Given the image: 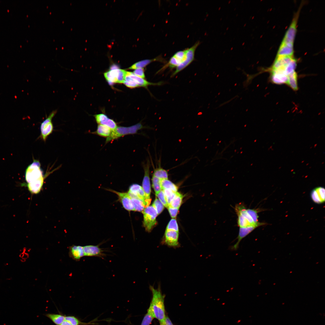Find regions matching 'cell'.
Wrapping results in <instances>:
<instances>
[{"label":"cell","mask_w":325,"mask_h":325,"mask_svg":"<svg viewBox=\"0 0 325 325\" xmlns=\"http://www.w3.org/2000/svg\"><path fill=\"white\" fill-rule=\"evenodd\" d=\"M296 65L293 56H276L270 69L271 82L276 84H286L289 76L296 72Z\"/></svg>","instance_id":"6da1fadb"},{"label":"cell","mask_w":325,"mask_h":325,"mask_svg":"<svg viewBox=\"0 0 325 325\" xmlns=\"http://www.w3.org/2000/svg\"><path fill=\"white\" fill-rule=\"evenodd\" d=\"M237 216V224L240 228L255 226L258 227L265 225L266 223L258 221V209H247L243 203L236 204L234 207Z\"/></svg>","instance_id":"7a4b0ae2"},{"label":"cell","mask_w":325,"mask_h":325,"mask_svg":"<svg viewBox=\"0 0 325 325\" xmlns=\"http://www.w3.org/2000/svg\"><path fill=\"white\" fill-rule=\"evenodd\" d=\"M149 288L152 296L149 307L154 318L157 319L159 322H163L166 316L164 303L165 296L162 294L160 286L157 289L152 286H150Z\"/></svg>","instance_id":"3957f363"},{"label":"cell","mask_w":325,"mask_h":325,"mask_svg":"<svg viewBox=\"0 0 325 325\" xmlns=\"http://www.w3.org/2000/svg\"><path fill=\"white\" fill-rule=\"evenodd\" d=\"M39 160H34L27 168L25 174L26 180L27 185L35 188L42 187L46 175L41 168Z\"/></svg>","instance_id":"277c9868"},{"label":"cell","mask_w":325,"mask_h":325,"mask_svg":"<svg viewBox=\"0 0 325 325\" xmlns=\"http://www.w3.org/2000/svg\"><path fill=\"white\" fill-rule=\"evenodd\" d=\"M143 128H144V127L141 123L129 127H117L112 131L110 135L107 138L105 143H107L125 135L135 134L138 130Z\"/></svg>","instance_id":"5b68a950"},{"label":"cell","mask_w":325,"mask_h":325,"mask_svg":"<svg viewBox=\"0 0 325 325\" xmlns=\"http://www.w3.org/2000/svg\"><path fill=\"white\" fill-rule=\"evenodd\" d=\"M143 215V225L146 230L150 232L156 224L157 212L152 206L146 207L142 212Z\"/></svg>","instance_id":"8992f818"},{"label":"cell","mask_w":325,"mask_h":325,"mask_svg":"<svg viewBox=\"0 0 325 325\" xmlns=\"http://www.w3.org/2000/svg\"><path fill=\"white\" fill-rule=\"evenodd\" d=\"M200 44V41H197L191 47L186 49L185 57L184 60L176 68L175 70L172 74L171 77L174 76L184 69L194 60L195 51Z\"/></svg>","instance_id":"52a82bcc"},{"label":"cell","mask_w":325,"mask_h":325,"mask_svg":"<svg viewBox=\"0 0 325 325\" xmlns=\"http://www.w3.org/2000/svg\"><path fill=\"white\" fill-rule=\"evenodd\" d=\"M57 110L52 111L48 116L41 123L40 126V138L45 142L48 136L53 132V125L52 119L57 113Z\"/></svg>","instance_id":"ba28073f"},{"label":"cell","mask_w":325,"mask_h":325,"mask_svg":"<svg viewBox=\"0 0 325 325\" xmlns=\"http://www.w3.org/2000/svg\"><path fill=\"white\" fill-rule=\"evenodd\" d=\"M300 10L294 16L291 23L286 31L281 43L293 46L294 42L296 32V25Z\"/></svg>","instance_id":"9c48e42d"},{"label":"cell","mask_w":325,"mask_h":325,"mask_svg":"<svg viewBox=\"0 0 325 325\" xmlns=\"http://www.w3.org/2000/svg\"><path fill=\"white\" fill-rule=\"evenodd\" d=\"M186 52V49L177 52L170 58L168 63L159 71H160L167 67L170 69L176 68L184 60Z\"/></svg>","instance_id":"30bf717a"},{"label":"cell","mask_w":325,"mask_h":325,"mask_svg":"<svg viewBox=\"0 0 325 325\" xmlns=\"http://www.w3.org/2000/svg\"><path fill=\"white\" fill-rule=\"evenodd\" d=\"M150 162L149 160L143 166L144 170V175L142 181V187L146 194L147 199L151 202L150 198L151 193L150 184Z\"/></svg>","instance_id":"8fae6325"},{"label":"cell","mask_w":325,"mask_h":325,"mask_svg":"<svg viewBox=\"0 0 325 325\" xmlns=\"http://www.w3.org/2000/svg\"><path fill=\"white\" fill-rule=\"evenodd\" d=\"M178 232L175 231H166L164 234V243L171 247H178L179 246L178 241Z\"/></svg>","instance_id":"7c38bea8"},{"label":"cell","mask_w":325,"mask_h":325,"mask_svg":"<svg viewBox=\"0 0 325 325\" xmlns=\"http://www.w3.org/2000/svg\"><path fill=\"white\" fill-rule=\"evenodd\" d=\"M108 190L117 195L123 207L125 209L128 211H135L132 200L128 192H120L111 189Z\"/></svg>","instance_id":"4fadbf2b"},{"label":"cell","mask_w":325,"mask_h":325,"mask_svg":"<svg viewBox=\"0 0 325 325\" xmlns=\"http://www.w3.org/2000/svg\"><path fill=\"white\" fill-rule=\"evenodd\" d=\"M128 191L142 200L146 207L149 206L151 202L147 199L142 187L141 186L138 184H133L130 186Z\"/></svg>","instance_id":"5bb4252c"},{"label":"cell","mask_w":325,"mask_h":325,"mask_svg":"<svg viewBox=\"0 0 325 325\" xmlns=\"http://www.w3.org/2000/svg\"><path fill=\"white\" fill-rule=\"evenodd\" d=\"M257 228L258 227L255 226L240 228L238 235L237 238V241L235 244L230 247V249L233 251L237 250L239 248V244L242 239Z\"/></svg>","instance_id":"9a60e30c"},{"label":"cell","mask_w":325,"mask_h":325,"mask_svg":"<svg viewBox=\"0 0 325 325\" xmlns=\"http://www.w3.org/2000/svg\"><path fill=\"white\" fill-rule=\"evenodd\" d=\"M311 197L313 201L317 204L325 202V189L322 187L315 188L311 192Z\"/></svg>","instance_id":"2e32d148"},{"label":"cell","mask_w":325,"mask_h":325,"mask_svg":"<svg viewBox=\"0 0 325 325\" xmlns=\"http://www.w3.org/2000/svg\"><path fill=\"white\" fill-rule=\"evenodd\" d=\"M84 256H103V251L98 246L86 245L83 246Z\"/></svg>","instance_id":"e0dca14e"},{"label":"cell","mask_w":325,"mask_h":325,"mask_svg":"<svg viewBox=\"0 0 325 325\" xmlns=\"http://www.w3.org/2000/svg\"><path fill=\"white\" fill-rule=\"evenodd\" d=\"M69 255L73 260L79 261L84 256L83 246L73 245L69 248Z\"/></svg>","instance_id":"ac0fdd59"},{"label":"cell","mask_w":325,"mask_h":325,"mask_svg":"<svg viewBox=\"0 0 325 325\" xmlns=\"http://www.w3.org/2000/svg\"><path fill=\"white\" fill-rule=\"evenodd\" d=\"M126 74L132 78L138 85V87H142L147 88L148 86L150 85H157L162 84V82L153 83L149 82L144 79L138 76L135 75L133 73L126 71Z\"/></svg>","instance_id":"d6986e66"},{"label":"cell","mask_w":325,"mask_h":325,"mask_svg":"<svg viewBox=\"0 0 325 325\" xmlns=\"http://www.w3.org/2000/svg\"><path fill=\"white\" fill-rule=\"evenodd\" d=\"M156 61L164 62L165 60L161 56L159 55L154 58L145 59L138 62L131 66L128 69L133 70L139 68H143L150 63Z\"/></svg>","instance_id":"ffe728a7"},{"label":"cell","mask_w":325,"mask_h":325,"mask_svg":"<svg viewBox=\"0 0 325 325\" xmlns=\"http://www.w3.org/2000/svg\"><path fill=\"white\" fill-rule=\"evenodd\" d=\"M293 46L281 43L277 51V56H293Z\"/></svg>","instance_id":"44dd1931"},{"label":"cell","mask_w":325,"mask_h":325,"mask_svg":"<svg viewBox=\"0 0 325 325\" xmlns=\"http://www.w3.org/2000/svg\"><path fill=\"white\" fill-rule=\"evenodd\" d=\"M119 69L110 70L104 73V76L110 85H113L115 83H117Z\"/></svg>","instance_id":"7402d4cb"},{"label":"cell","mask_w":325,"mask_h":325,"mask_svg":"<svg viewBox=\"0 0 325 325\" xmlns=\"http://www.w3.org/2000/svg\"><path fill=\"white\" fill-rule=\"evenodd\" d=\"M128 193L132 200L134 207L135 211L142 212L146 207L144 203L130 192L128 191Z\"/></svg>","instance_id":"603a6c76"},{"label":"cell","mask_w":325,"mask_h":325,"mask_svg":"<svg viewBox=\"0 0 325 325\" xmlns=\"http://www.w3.org/2000/svg\"><path fill=\"white\" fill-rule=\"evenodd\" d=\"M112 131L110 128L106 125L98 124L96 130L91 133L102 137L107 138L110 135Z\"/></svg>","instance_id":"cb8c5ba5"},{"label":"cell","mask_w":325,"mask_h":325,"mask_svg":"<svg viewBox=\"0 0 325 325\" xmlns=\"http://www.w3.org/2000/svg\"><path fill=\"white\" fill-rule=\"evenodd\" d=\"M286 85L294 91L298 89V76L296 72L289 76Z\"/></svg>","instance_id":"d4e9b609"},{"label":"cell","mask_w":325,"mask_h":325,"mask_svg":"<svg viewBox=\"0 0 325 325\" xmlns=\"http://www.w3.org/2000/svg\"><path fill=\"white\" fill-rule=\"evenodd\" d=\"M161 184L162 190H169L175 192H178V187L168 179L161 180Z\"/></svg>","instance_id":"484cf974"},{"label":"cell","mask_w":325,"mask_h":325,"mask_svg":"<svg viewBox=\"0 0 325 325\" xmlns=\"http://www.w3.org/2000/svg\"><path fill=\"white\" fill-rule=\"evenodd\" d=\"M153 175L161 180L168 179L167 171L160 166L154 169Z\"/></svg>","instance_id":"4316f807"},{"label":"cell","mask_w":325,"mask_h":325,"mask_svg":"<svg viewBox=\"0 0 325 325\" xmlns=\"http://www.w3.org/2000/svg\"><path fill=\"white\" fill-rule=\"evenodd\" d=\"M183 197L182 194L177 192L175 197L169 205L168 207L175 208H179L181 204Z\"/></svg>","instance_id":"83f0119b"},{"label":"cell","mask_w":325,"mask_h":325,"mask_svg":"<svg viewBox=\"0 0 325 325\" xmlns=\"http://www.w3.org/2000/svg\"><path fill=\"white\" fill-rule=\"evenodd\" d=\"M46 316L57 325H60L64 320L65 316L59 314H48Z\"/></svg>","instance_id":"f1b7e54d"},{"label":"cell","mask_w":325,"mask_h":325,"mask_svg":"<svg viewBox=\"0 0 325 325\" xmlns=\"http://www.w3.org/2000/svg\"><path fill=\"white\" fill-rule=\"evenodd\" d=\"M161 180V179L153 175L152 178V186L156 196L162 190Z\"/></svg>","instance_id":"f546056e"},{"label":"cell","mask_w":325,"mask_h":325,"mask_svg":"<svg viewBox=\"0 0 325 325\" xmlns=\"http://www.w3.org/2000/svg\"><path fill=\"white\" fill-rule=\"evenodd\" d=\"M154 318L152 312L149 307L143 318L141 325H150Z\"/></svg>","instance_id":"4dcf8cb0"},{"label":"cell","mask_w":325,"mask_h":325,"mask_svg":"<svg viewBox=\"0 0 325 325\" xmlns=\"http://www.w3.org/2000/svg\"><path fill=\"white\" fill-rule=\"evenodd\" d=\"M162 190L164 193L166 200L169 205L171 201L175 197L177 192H175L169 190L163 189Z\"/></svg>","instance_id":"1f68e13d"},{"label":"cell","mask_w":325,"mask_h":325,"mask_svg":"<svg viewBox=\"0 0 325 325\" xmlns=\"http://www.w3.org/2000/svg\"><path fill=\"white\" fill-rule=\"evenodd\" d=\"M152 206L156 210L158 215L163 210L164 206L157 198H156Z\"/></svg>","instance_id":"d6a6232c"},{"label":"cell","mask_w":325,"mask_h":325,"mask_svg":"<svg viewBox=\"0 0 325 325\" xmlns=\"http://www.w3.org/2000/svg\"><path fill=\"white\" fill-rule=\"evenodd\" d=\"M173 230L178 232V227L176 220L174 218L171 220L167 226L166 231Z\"/></svg>","instance_id":"836d02e7"},{"label":"cell","mask_w":325,"mask_h":325,"mask_svg":"<svg viewBox=\"0 0 325 325\" xmlns=\"http://www.w3.org/2000/svg\"><path fill=\"white\" fill-rule=\"evenodd\" d=\"M123 83L127 87L131 88L138 87L135 81L126 74Z\"/></svg>","instance_id":"e575fe53"},{"label":"cell","mask_w":325,"mask_h":325,"mask_svg":"<svg viewBox=\"0 0 325 325\" xmlns=\"http://www.w3.org/2000/svg\"><path fill=\"white\" fill-rule=\"evenodd\" d=\"M64 320H66L72 325H84L77 318L73 316H66Z\"/></svg>","instance_id":"d590c367"},{"label":"cell","mask_w":325,"mask_h":325,"mask_svg":"<svg viewBox=\"0 0 325 325\" xmlns=\"http://www.w3.org/2000/svg\"><path fill=\"white\" fill-rule=\"evenodd\" d=\"M96 122L98 124L102 125L109 118L104 113H100L94 115Z\"/></svg>","instance_id":"8d00e7d4"},{"label":"cell","mask_w":325,"mask_h":325,"mask_svg":"<svg viewBox=\"0 0 325 325\" xmlns=\"http://www.w3.org/2000/svg\"><path fill=\"white\" fill-rule=\"evenodd\" d=\"M126 71L123 70L119 69L117 78V83H123L126 76Z\"/></svg>","instance_id":"74e56055"},{"label":"cell","mask_w":325,"mask_h":325,"mask_svg":"<svg viewBox=\"0 0 325 325\" xmlns=\"http://www.w3.org/2000/svg\"><path fill=\"white\" fill-rule=\"evenodd\" d=\"M164 206L168 208V205L166 200L164 193L162 190L156 196Z\"/></svg>","instance_id":"f35d334b"},{"label":"cell","mask_w":325,"mask_h":325,"mask_svg":"<svg viewBox=\"0 0 325 325\" xmlns=\"http://www.w3.org/2000/svg\"><path fill=\"white\" fill-rule=\"evenodd\" d=\"M133 73L136 76L144 79L145 78L144 70L143 68H139L135 69Z\"/></svg>","instance_id":"ab89813d"},{"label":"cell","mask_w":325,"mask_h":325,"mask_svg":"<svg viewBox=\"0 0 325 325\" xmlns=\"http://www.w3.org/2000/svg\"><path fill=\"white\" fill-rule=\"evenodd\" d=\"M168 209L172 218H175L178 213L179 208H175L168 207Z\"/></svg>","instance_id":"60d3db41"},{"label":"cell","mask_w":325,"mask_h":325,"mask_svg":"<svg viewBox=\"0 0 325 325\" xmlns=\"http://www.w3.org/2000/svg\"><path fill=\"white\" fill-rule=\"evenodd\" d=\"M164 325H173L172 322L167 316H166L165 319L163 323Z\"/></svg>","instance_id":"b9f144b4"},{"label":"cell","mask_w":325,"mask_h":325,"mask_svg":"<svg viewBox=\"0 0 325 325\" xmlns=\"http://www.w3.org/2000/svg\"><path fill=\"white\" fill-rule=\"evenodd\" d=\"M119 69V66L116 64H113L111 65L110 67V70H113Z\"/></svg>","instance_id":"7bdbcfd3"},{"label":"cell","mask_w":325,"mask_h":325,"mask_svg":"<svg viewBox=\"0 0 325 325\" xmlns=\"http://www.w3.org/2000/svg\"><path fill=\"white\" fill-rule=\"evenodd\" d=\"M60 325H72L68 322L64 320V321Z\"/></svg>","instance_id":"ee69618b"},{"label":"cell","mask_w":325,"mask_h":325,"mask_svg":"<svg viewBox=\"0 0 325 325\" xmlns=\"http://www.w3.org/2000/svg\"><path fill=\"white\" fill-rule=\"evenodd\" d=\"M163 322H160V325H164Z\"/></svg>","instance_id":"f6af8a7d"}]
</instances>
